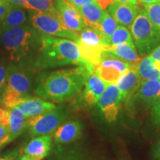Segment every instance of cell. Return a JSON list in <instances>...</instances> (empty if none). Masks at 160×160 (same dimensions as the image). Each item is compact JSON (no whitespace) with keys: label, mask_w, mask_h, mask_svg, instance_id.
Segmentation results:
<instances>
[{"label":"cell","mask_w":160,"mask_h":160,"mask_svg":"<svg viewBox=\"0 0 160 160\" xmlns=\"http://www.w3.org/2000/svg\"><path fill=\"white\" fill-rule=\"evenodd\" d=\"M90 74L84 66L45 73L39 78L35 93L42 99L66 101L82 91Z\"/></svg>","instance_id":"1"},{"label":"cell","mask_w":160,"mask_h":160,"mask_svg":"<svg viewBox=\"0 0 160 160\" xmlns=\"http://www.w3.org/2000/svg\"><path fill=\"white\" fill-rule=\"evenodd\" d=\"M38 65L42 68L68 65L84 66L91 73L96 68L85 62L80 54L77 43L73 40L45 35L41 39Z\"/></svg>","instance_id":"2"},{"label":"cell","mask_w":160,"mask_h":160,"mask_svg":"<svg viewBox=\"0 0 160 160\" xmlns=\"http://www.w3.org/2000/svg\"><path fill=\"white\" fill-rule=\"evenodd\" d=\"M130 31L138 54H150L160 45V31L152 24L145 10L140 8Z\"/></svg>","instance_id":"3"},{"label":"cell","mask_w":160,"mask_h":160,"mask_svg":"<svg viewBox=\"0 0 160 160\" xmlns=\"http://www.w3.org/2000/svg\"><path fill=\"white\" fill-rule=\"evenodd\" d=\"M32 42L33 32L26 25L4 31L2 36V42L11 61L18 62L23 59L28 53Z\"/></svg>","instance_id":"4"},{"label":"cell","mask_w":160,"mask_h":160,"mask_svg":"<svg viewBox=\"0 0 160 160\" xmlns=\"http://www.w3.org/2000/svg\"><path fill=\"white\" fill-rule=\"evenodd\" d=\"M31 17L33 27L45 35L68 39L77 42L78 32L71 31L66 27L62 20L59 12L57 13L35 11Z\"/></svg>","instance_id":"5"},{"label":"cell","mask_w":160,"mask_h":160,"mask_svg":"<svg viewBox=\"0 0 160 160\" xmlns=\"http://www.w3.org/2000/svg\"><path fill=\"white\" fill-rule=\"evenodd\" d=\"M7 70V84L1 100L6 107L11 108L16 102L27 97L31 81L22 70L14 65H9Z\"/></svg>","instance_id":"6"},{"label":"cell","mask_w":160,"mask_h":160,"mask_svg":"<svg viewBox=\"0 0 160 160\" xmlns=\"http://www.w3.org/2000/svg\"><path fill=\"white\" fill-rule=\"evenodd\" d=\"M65 117V113L62 110L56 108L42 114L28 118L25 125L33 137L49 134L54 132Z\"/></svg>","instance_id":"7"},{"label":"cell","mask_w":160,"mask_h":160,"mask_svg":"<svg viewBox=\"0 0 160 160\" xmlns=\"http://www.w3.org/2000/svg\"><path fill=\"white\" fill-rule=\"evenodd\" d=\"M132 67L136 66L118 59L105 51L103 59L96 67L94 73L107 84H116L119 78Z\"/></svg>","instance_id":"8"},{"label":"cell","mask_w":160,"mask_h":160,"mask_svg":"<svg viewBox=\"0 0 160 160\" xmlns=\"http://www.w3.org/2000/svg\"><path fill=\"white\" fill-rule=\"evenodd\" d=\"M122 102L121 93L117 85L108 84L97 104L105 119L112 122L117 119L120 105Z\"/></svg>","instance_id":"9"},{"label":"cell","mask_w":160,"mask_h":160,"mask_svg":"<svg viewBox=\"0 0 160 160\" xmlns=\"http://www.w3.org/2000/svg\"><path fill=\"white\" fill-rule=\"evenodd\" d=\"M54 5L68 28L76 32H80L87 27L82 16L73 4L67 0H54Z\"/></svg>","instance_id":"10"},{"label":"cell","mask_w":160,"mask_h":160,"mask_svg":"<svg viewBox=\"0 0 160 160\" xmlns=\"http://www.w3.org/2000/svg\"><path fill=\"white\" fill-rule=\"evenodd\" d=\"M160 97V79L142 81L139 88L132 99L145 108H151L153 104Z\"/></svg>","instance_id":"11"},{"label":"cell","mask_w":160,"mask_h":160,"mask_svg":"<svg viewBox=\"0 0 160 160\" xmlns=\"http://www.w3.org/2000/svg\"><path fill=\"white\" fill-rule=\"evenodd\" d=\"M11 108H15L21 111L28 118L42 114L57 108L54 104L39 98L25 97L16 102Z\"/></svg>","instance_id":"12"},{"label":"cell","mask_w":160,"mask_h":160,"mask_svg":"<svg viewBox=\"0 0 160 160\" xmlns=\"http://www.w3.org/2000/svg\"><path fill=\"white\" fill-rule=\"evenodd\" d=\"M137 5L114 2L108 7V11L119 25L130 28L139 11Z\"/></svg>","instance_id":"13"},{"label":"cell","mask_w":160,"mask_h":160,"mask_svg":"<svg viewBox=\"0 0 160 160\" xmlns=\"http://www.w3.org/2000/svg\"><path fill=\"white\" fill-rule=\"evenodd\" d=\"M141 82L136 67L128 70L119 78L115 85L121 93L123 102L132 98L139 88Z\"/></svg>","instance_id":"14"},{"label":"cell","mask_w":160,"mask_h":160,"mask_svg":"<svg viewBox=\"0 0 160 160\" xmlns=\"http://www.w3.org/2000/svg\"><path fill=\"white\" fill-rule=\"evenodd\" d=\"M107 84L96 73H91L86 80L82 93V99L88 105L97 104L107 88Z\"/></svg>","instance_id":"15"},{"label":"cell","mask_w":160,"mask_h":160,"mask_svg":"<svg viewBox=\"0 0 160 160\" xmlns=\"http://www.w3.org/2000/svg\"><path fill=\"white\" fill-rule=\"evenodd\" d=\"M52 138L49 134L41 135L34 138L25 146L23 150L27 154L38 160H42L49 154L51 150Z\"/></svg>","instance_id":"16"},{"label":"cell","mask_w":160,"mask_h":160,"mask_svg":"<svg viewBox=\"0 0 160 160\" xmlns=\"http://www.w3.org/2000/svg\"><path fill=\"white\" fill-rule=\"evenodd\" d=\"M82 134V125L78 121H69L59 125L53 132L55 142L67 144L78 139Z\"/></svg>","instance_id":"17"},{"label":"cell","mask_w":160,"mask_h":160,"mask_svg":"<svg viewBox=\"0 0 160 160\" xmlns=\"http://www.w3.org/2000/svg\"><path fill=\"white\" fill-rule=\"evenodd\" d=\"M78 11L82 16L87 26L94 30H98L99 23L103 17L104 10L97 2L87 3L85 5L77 7Z\"/></svg>","instance_id":"18"},{"label":"cell","mask_w":160,"mask_h":160,"mask_svg":"<svg viewBox=\"0 0 160 160\" xmlns=\"http://www.w3.org/2000/svg\"><path fill=\"white\" fill-rule=\"evenodd\" d=\"M77 43L79 46L81 57L85 62L95 68L99 65L103 59L107 46L104 45H88L80 42H77Z\"/></svg>","instance_id":"19"},{"label":"cell","mask_w":160,"mask_h":160,"mask_svg":"<svg viewBox=\"0 0 160 160\" xmlns=\"http://www.w3.org/2000/svg\"><path fill=\"white\" fill-rule=\"evenodd\" d=\"M106 51L133 66L137 65L140 61L139 55L136 51V48L127 43L110 45L107 48Z\"/></svg>","instance_id":"20"},{"label":"cell","mask_w":160,"mask_h":160,"mask_svg":"<svg viewBox=\"0 0 160 160\" xmlns=\"http://www.w3.org/2000/svg\"><path fill=\"white\" fill-rule=\"evenodd\" d=\"M10 113L9 133L11 142L21 134L26 128V120L28 117L19 109L15 108H8Z\"/></svg>","instance_id":"21"},{"label":"cell","mask_w":160,"mask_h":160,"mask_svg":"<svg viewBox=\"0 0 160 160\" xmlns=\"http://www.w3.org/2000/svg\"><path fill=\"white\" fill-rule=\"evenodd\" d=\"M138 74L142 81L160 79V71L156 68L153 60L149 56H145L136 65Z\"/></svg>","instance_id":"22"},{"label":"cell","mask_w":160,"mask_h":160,"mask_svg":"<svg viewBox=\"0 0 160 160\" xmlns=\"http://www.w3.org/2000/svg\"><path fill=\"white\" fill-rule=\"evenodd\" d=\"M26 21V14L21 7L11 5L9 11L2 19L3 31L23 25Z\"/></svg>","instance_id":"23"},{"label":"cell","mask_w":160,"mask_h":160,"mask_svg":"<svg viewBox=\"0 0 160 160\" xmlns=\"http://www.w3.org/2000/svg\"><path fill=\"white\" fill-rule=\"evenodd\" d=\"M118 26L116 20L112 17V16L108 13V11H104L103 17L102 18L99 26L97 31L99 33L101 37L105 42L106 45L109 46V40L111 35L115 31Z\"/></svg>","instance_id":"24"},{"label":"cell","mask_w":160,"mask_h":160,"mask_svg":"<svg viewBox=\"0 0 160 160\" xmlns=\"http://www.w3.org/2000/svg\"><path fill=\"white\" fill-rule=\"evenodd\" d=\"M78 42H80L88 45H104L107 46L102 38L99 35V33L96 30L91 27H88V26H87L82 31H80V33L79 34V41Z\"/></svg>","instance_id":"25"},{"label":"cell","mask_w":160,"mask_h":160,"mask_svg":"<svg viewBox=\"0 0 160 160\" xmlns=\"http://www.w3.org/2000/svg\"><path fill=\"white\" fill-rule=\"evenodd\" d=\"M25 8L38 12L57 13L54 0H26Z\"/></svg>","instance_id":"26"},{"label":"cell","mask_w":160,"mask_h":160,"mask_svg":"<svg viewBox=\"0 0 160 160\" xmlns=\"http://www.w3.org/2000/svg\"><path fill=\"white\" fill-rule=\"evenodd\" d=\"M122 43H127L130 45L135 47L131 33L128 29V28L118 25L115 31L113 32V34L110 38L109 46Z\"/></svg>","instance_id":"27"},{"label":"cell","mask_w":160,"mask_h":160,"mask_svg":"<svg viewBox=\"0 0 160 160\" xmlns=\"http://www.w3.org/2000/svg\"><path fill=\"white\" fill-rule=\"evenodd\" d=\"M143 6L152 24L160 31V1L154 3L144 4Z\"/></svg>","instance_id":"28"},{"label":"cell","mask_w":160,"mask_h":160,"mask_svg":"<svg viewBox=\"0 0 160 160\" xmlns=\"http://www.w3.org/2000/svg\"><path fill=\"white\" fill-rule=\"evenodd\" d=\"M151 120L153 125L160 128V97L151 107Z\"/></svg>","instance_id":"29"},{"label":"cell","mask_w":160,"mask_h":160,"mask_svg":"<svg viewBox=\"0 0 160 160\" xmlns=\"http://www.w3.org/2000/svg\"><path fill=\"white\" fill-rule=\"evenodd\" d=\"M9 142H11V139L8 128L0 125V150Z\"/></svg>","instance_id":"30"},{"label":"cell","mask_w":160,"mask_h":160,"mask_svg":"<svg viewBox=\"0 0 160 160\" xmlns=\"http://www.w3.org/2000/svg\"><path fill=\"white\" fill-rule=\"evenodd\" d=\"M8 80V70L5 66L0 65V96L2 95Z\"/></svg>","instance_id":"31"},{"label":"cell","mask_w":160,"mask_h":160,"mask_svg":"<svg viewBox=\"0 0 160 160\" xmlns=\"http://www.w3.org/2000/svg\"><path fill=\"white\" fill-rule=\"evenodd\" d=\"M20 155H21V151L19 150H14L7 153H1L0 160H19Z\"/></svg>","instance_id":"32"},{"label":"cell","mask_w":160,"mask_h":160,"mask_svg":"<svg viewBox=\"0 0 160 160\" xmlns=\"http://www.w3.org/2000/svg\"><path fill=\"white\" fill-rule=\"evenodd\" d=\"M149 57L153 60L155 68L160 71V45L150 53Z\"/></svg>","instance_id":"33"},{"label":"cell","mask_w":160,"mask_h":160,"mask_svg":"<svg viewBox=\"0 0 160 160\" xmlns=\"http://www.w3.org/2000/svg\"><path fill=\"white\" fill-rule=\"evenodd\" d=\"M10 123V113L9 109L0 108V125H2L6 127H9Z\"/></svg>","instance_id":"34"},{"label":"cell","mask_w":160,"mask_h":160,"mask_svg":"<svg viewBox=\"0 0 160 160\" xmlns=\"http://www.w3.org/2000/svg\"><path fill=\"white\" fill-rule=\"evenodd\" d=\"M57 160H88L86 158L83 157L82 155L79 154L77 153L74 152H71V153H65L61 157L58 158Z\"/></svg>","instance_id":"35"},{"label":"cell","mask_w":160,"mask_h":160,"mask_svg":"<svg viewBox=\"0 0 160 160\" xmlns=\"http://www.w3.org/2000/svg\"><path fill=\"white\" fill-rule=\"evenodd\" d=\"M11 5L5 0H0V20H2L8 12L9 11Z\"/></svg>","instance_id":"36"},{"label":"cell","mask_w":160,"mask_h":160,"mask_svg":"<svg viewBox=\"0 0 160 160\" xmlns=\"http://www.w3.org/2000/svg\"><path fill=\"white\" fill-rule=\"evenodd\" d=\"M153 157L154 160H160V139L156 144L153 150Z\"/></svg>","instance_id":"37"},{"label":"cell","mask_w":160,"mask_h":160,"mask_svg":"<svg viewBox=\"0 0 160 160\" xmlns=\"http://www.w3.org/2000/svg\"><path fill=\"white\" fill-rule=\"evenodd\" d=\"M69 2L73 4L76 7H79V6L84 5L87 3L93 2H96L95 0H67Z\"/></svg>","instance_id":"38"},{"label":"cell","mask_w":160,"mask_h":160,"mask_svg":"<svg viewBox=\"0 0 160 160\" xmlns=\"http://www.w3.org/2000/svg\"><path fill=\"white\" fill-rule=\"evenodd\" d=\"M5 1L11 4V5L19 6L21 8H25L26 4V0H5Z\"/></svg>","instance_id":"39"},{"label":"cell","mask_w":160,"mask_h":160,"mask_svg":"<svg viewBox=\"0 0 160 160\" xmlns=\"http://www.w3.org/2000/svg\"><path fill=\"white\" fill-rule=\"evenodd\" d=\"M98 4L101 6V8L103 10L105 9L106 8H108L110 5L114 3V0H95Z\"/></svg>","instance_id":"40"},{"label":"cell","mask_w":160,"mask_h":160,"mask_svg":"<svg viewBox=\"0 0 160 160\" xmlns=\"http://www.w3.org/2000/svg\"><path fill=\"white\" fill-rule=\"evenodd\" d=\"M115 2L129 4V5H137V0H114Z\"/></svg>","instance_id":"41"},{"label":"cell","mask_w":160,"mask_h":160,"mask_svg":"<svg viewBox=\"0 0 160 160\" xmlns=\"http://www.w3.org/2000/svg\"><path fill=\"white\" fill-rule=\"evenodd\" d=\"M19 160H38L37 159H35V158L32 157H30V156L27 155V154H25V153H23V154L20 155V157L19 158Z\"/></svg>","instance_id":"42"},{"label":"cell","mask_w":160,"mask_h":160,"mask_svg":"<svg viewBox=\"0 0 160 160\" xmlns=\"http://www.w3.org/2000/svg\"><path fill=\"white\" fill-rule=\"evenodd\" d=\"M160 0H137V2H139L142 5H144V4H150V3H154L157 2H159Z\"/></svg>","instance_id":"43"}]
</instances>
